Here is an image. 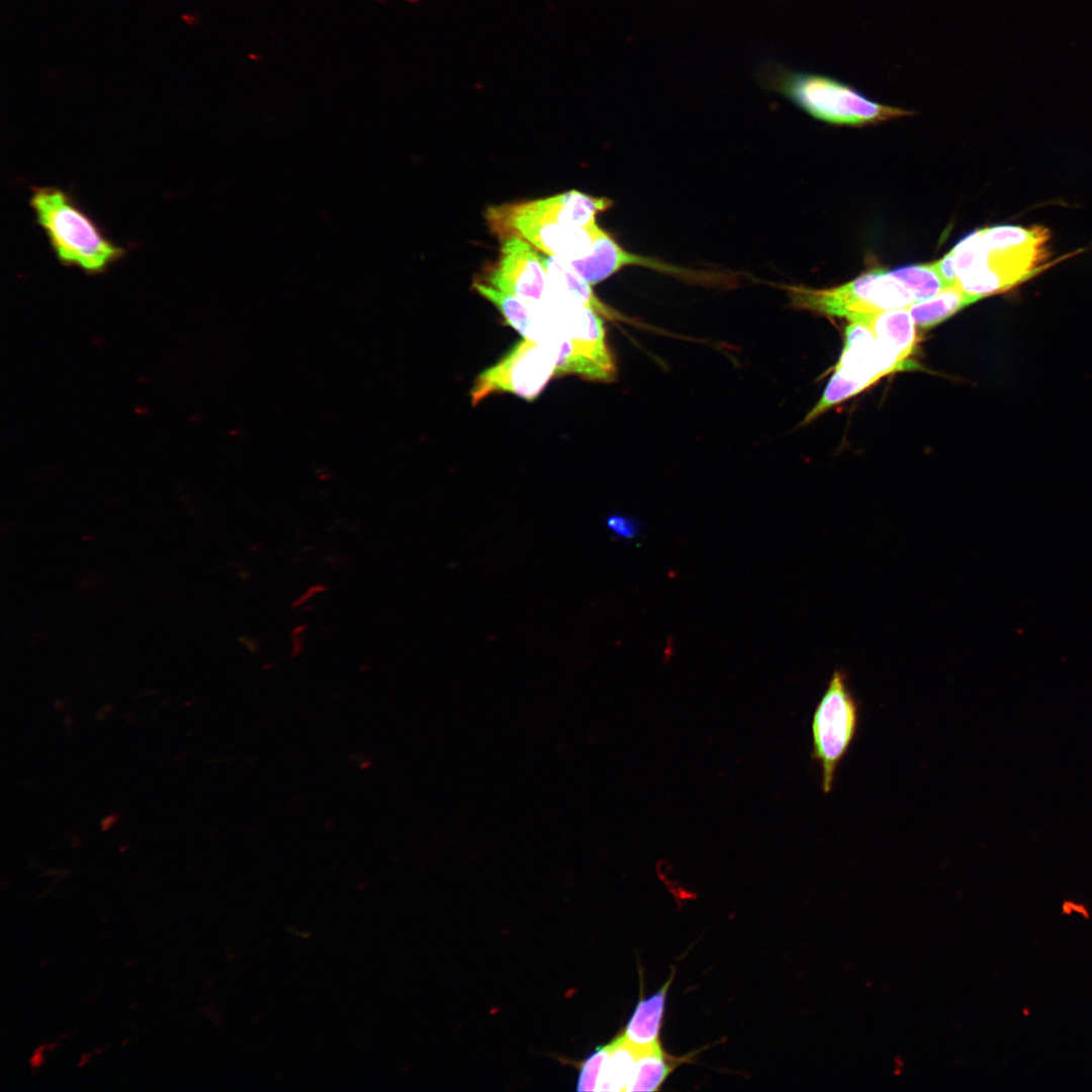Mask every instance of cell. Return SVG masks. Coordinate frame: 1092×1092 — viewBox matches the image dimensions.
Wrapping results in <instances>:
<instances>
[{
	"instance_id": "obj_1",
	"label": "cell",
	"mask_w": 1092,
	"mask_h": 1092,
	"mask_svg": "<svg viewBox=\"0 0 1092 1092\" xmlns=\"http://www.w3.org/2000/svg\"><path fill=\"white\" fill-rule=\"evenodd\" d=\"M1050 231L1041 225H994L963 238L950 251L957 285L978 300L1009 290L1051 265Z\"/></svg>"
},
{
	"instance_id": "obj_2",
	"label": "cell",
	"mask_w": 1092,
	"mask_h": 1092,
	"mask_svg": "<svg viewBox=\"0 0 1092 1092\" xmlns=\"http://www.w3.org/2000/svg\"><path fill=\"white\" fill-rule=\"evenodd\" d=\"M29 205L56 259L88 275L104 273L125 255L73 196L57 186H31Z\"/></svg>"
},
{
	"instance_id": "obj_3",
	"label": "cell",
	"mask_w": 1092,
	"mask_h": 1092,
	"mask_svg": "<svg viewBox=\"0 0 1092 1092\" xmlns=\"http://www.w3.org/2000/svg\"><path fill=\"white\" fill-rule=\"evenodd\" d=\"M758 81L816 119L847 125H866L912 114V111L873 101L850 85L827 75L763 64Z\"/></svg>"
},
{
	"instance_id": "obj_4",
	"label": "cell",
	"mask_w": 1092,
	"mask_h": 1092,
	"mask_svg": "<svg viewBox=\"0 0 1092 1092\" xmlns=\"http://www.w3.org/2000/svg\"><path fill=\"white\" fill-rule=\"evenodd\" d=\"M790 305L815 313L848 318L855 313L908 307L912 294L892 271L873 270L852 281L831 288L785 284Z\"/></svg>"
},
{
	"instance_id": "obj_5",
	"label": "cell",
	"mask_w": 1092,
	"mask_h": 1092,
	"mask_svg": "<svg viewBox=\"0 0 1092 1092\" xmlns=\"http://www.w3.org/2000/svg\"><path fill=\"white\" fill-rule=\"evenodd\" d=\"M487 224L499 240L518 236L535 249L566 261L586 256L601 228H570L537 210L531 200L491 205L485 211Z\"/></svg>"
},
{
	"instance_id": "obj_6",
	"label": "cell",
	"mask_w": 1092,
	"mask_h": 1092,
	"mask_svg": "<svg viewBox=\"0 0 1092 1092\" xmlns=\"http://www.w3.org/2000/svg\"><path fill=\"white\" fill-rule=\"evenodd\" d=\"M858 706L847 685V676L835 670L812 718L813 757L822 770V790L828 794L835 771L857 730Z\"/></svg>"
},
{
	"instance_id": "obj_7",
	"label": "cell",
	"mask_w": 1092,
	"mask_h": 1092,
	"mask_svg": "<svg viewBox=\"0 0 1092 1092\" xmlns=\"http://www.w3.org/2000/svg\"><path fill=\"white\" fill-rule=\"evenodd\" d=\"M558 350L545 342L523 338L495 364L482 371L470 391L476 405L495 393L536 399L554 377Z\"/></svg>"
},
{
	"instance_id": "obj_8",
	"label": "cell",
	"mask_w": 1092,
	"mask_h": 1092,
	"mask_svg": "<svg viewBox=\"0 0 1092 1092\" xmlns=\"http://www.w3.org/2000/svg\"><path fill=\"white\" fill-rule=\"evenodd\" d=\"M499 241L496 260L484 267L474 281L513 294L529 303L540 302L550 283L540 254L518 236H509Z\"/></svg>"
},
{
	"instance_id": "obj_9",
	"label": "cell",
	"mask_w": 1092,
	"mask_h": 1092,
	"mask_svg": "<svg viewBox=\"0 0 1092 1092\" xmlns=\"http://www.w3.org/2000/svg\"><path fill=\"white\" fill-rule=\"evenodd\" d=\"M916 368H920L916 363L899 362L866 326L850 323L834 372L863 390L887 374Z\"/></svg>"
},
{
	"instance_id": "obj_10",
	"label": "cell",
	"mask_w": 1092,
	"mask_h": 1092,
	"mask_svg": "<svg viewBox=\"0 0 1092 1092\" xmlns=\"http://www.w3.org/2000/svg\"><path fill=\"white\" fill-rule=\"evenodd\" d=\"M592 260L595 270L605 280L625 267L641 266L702 286L734 288L738 283L735 273L685 268L628 252L609 233L600 238Z\"/></svg>"
},
{
	"instance_id": "obj_11",
	"label": "cell",
	"mask_w": 1092,
	"mask_h": 1092,
	"mask_svg": "<svg viewBox=\"0 0 1092 1092\" xmlns=\"http://www.w3.org/2000/svg\"><path fill=\"white\" fill-rule=\"evenodd\" d=\"M847 320L870 329L882 347L899 362L915 363L908 359L917 342L916 325L908 307L855 313Z\"/></svg>"
},
{
	"instance_id": "obj_12",
	"label": "cell",
	"mask_w": 1092,
	"mask_h": 1092,
	"mask_svg": "<svg viewBox=\"0 0 1092 1092\" xmlns=\"http://www.w3.org/2000/svg\"><path fill=\"white\" fill-rule=\"evenodd\" d=\"M540 258L547 271L550 283L565 294L574 304L588 308L611 322L642 327L634 318L602 301L593 291L592 285L572 269L568 261L547 254L540 255Z\"/></svg>"
},
{
	"instance_id": "obj_13",
	"label": "cell",
	"mask_w": 1092,
	"mask_h": 1092,
	"mask_svg": "<svg viewBox=\"0 0 1092 1092\" xmlns=\"http://www.w3.org/2000/svg\"><path fill=\"white\" fill-rule=\"evenodd\" d=\"M531 201L540 212L570 228H589L597 223L596 217L600 212L613 206L609 198L576 190Z\"/></svg>"
},
{
	"instance_id": "obj_14",
	"label": "cell",
	"mask_w": 1092,
	"mask_h": 1092,
	"mask_svg": "<svg viewBox=\"0 0 1092 1092\" xmlns=\"http://www.w3.org/2000/svg\"><path fill=\"white\" fill-rule=\"evenodd\" d=\"M669 978L666 983L650 997L638 1002L622 1036L638 1051L655 1046L662 1024Z\"/></svg>"
},
{
	"instance_id": "obj_15",
	"label": "cell",
	"mask_w": 1092,
	"mask_h": 1092,
	"mask_svg": "<svg viewBox=\"0 0 1092 1092\" xmlns=\"http://www.w3.org/2000/svg\"><path fill=\"white\" fill-rule=\"evenodd\" d=\"M472 288L492 303L502 313L506 324L525 338L542 342L543 331L527 301L481 282L474 281Z\"/></svg>"
},
{
	"instance_id": "obj_16",
	"label": "cell",
	"mask_w": 1092,
	"mask_h": 1092,
	"mask_svg": "<svg viewBox=\"0 0 1092 1092\" xmlns=\"http://www.w3.org/2000/svg\"><path fill=\"white\" fill-rule=\"evenodd\" d=\"M978 301L958 285L946 287L938 294L908 306L916 327L927 330L937 326L966 306Z\"/></svg>"
},
{
	"instance_id": "obj_17",
	"label": "cell",
	"mask_w": 1092,
	"mask_h": 1092,
	"mask_svg": "<svg viewBox=\"0 0 1092 1092\" xmlns=\"http://www.w3.org/2000/svg\"><path fill=\"white\" fill-rule=\"evenodd\" d=\"M609 1055L604 1063L598 1091H625L631 1079L639 1051L620 1035L609 1043Z\"/></svg>"
},
{
	"instance_id": "obj_18",
	"label": "cell",
	"mask_w": 1092,
	"mask_h": 1092,
	"mask_svg": "<svg viewBox=\"0 0 1092 1092\" xmlns=\"http://www.w3.org/2000/svg\"><path fill=\"white\" fill-rule=\"evenodd\" d=\"M672 1066L660 1043L639 1051L626 1092L655 1091L669 1075Z\"/></svg>"
},
{
	"instance_id": "obj_19",
	"label": "cell",
	"mask_w": 1092,
	"mask_h": 1092,
	"mask_svg": "<svg viewBox=\"0 0 1092 1092\" xmlns=\"http://www.w3.org/2000/svg\"><path fill=\"white\" fill-rule=\"evenodd\" d=\"M912 294L914 301L928 299L946 288L932 263L903 266L892 270Z\"/></svg>"
},
{
	"instance_id": "obj_20",
	"label": "cell",
	"mask_w": 1092,
	"mask_h": 1092,
	"mask_svg": "<svg viewBox=\"0 0 1092 1092\" xmlns=\"http://www.w3.org/2000/svg\"><path fill=\"white\" fill-rule=\"evenodd\" d=\"M609 1051V1044L599 1046L584 1060L579 1072L577 1091H598L600 1075Z\"/></svg>"
},
{
	"instance_id": "obj_21",
	"label": "cell",
	"mask_w": 1092,
	"mask_h": 1092,
	"mask_svg": "<svg viewBox=\"0 0 1092 1092\" xmlns=\"http://www.w3.org/2000/svg\"><path fill=\"white\" fill-rule=\"evenodd\" d=\"M606 526L615 536L625 540L634 539L640 529L637 520L619 514L610 515L606 519Z\"/></svg>"
},
{
	"instance_id": "obj_22",
	"label": "cell",
	"mask_w": 1092,
	"mask_h": 1092,
	"mask_svg": "<svg viewBox=\"0 0 1092 1092\" xmlns=\"http://www.w3.org/2000/svg\"><path fill=\"white\" fill-rule=\"evenodd\" d=\"M934 269L945 283L946 287L956 286L958 283V276L954 267V261L951 251L944 255L938 261L932 263Z\"/></svg>"
},
{
	"instance_id": "obj_23",
	"label": "cell",
	"mask_w": 1092,
	"mask_h": 1092,
	"mask_svg": "<svg viewBox=\"0 0 1092 1092\" xmlns=\"http://www.w3.org/2000/svg\"><path fill=\"white\" fill-rule=\"evenodd\" d=\"M181 18H182V19H183V20H184V21H185L186 23H188L189 25H194V24H196V23H197V22H196V17H195L194 15H190V14H183V15L181 16Z\"/></svg>"
}]
</instances>
